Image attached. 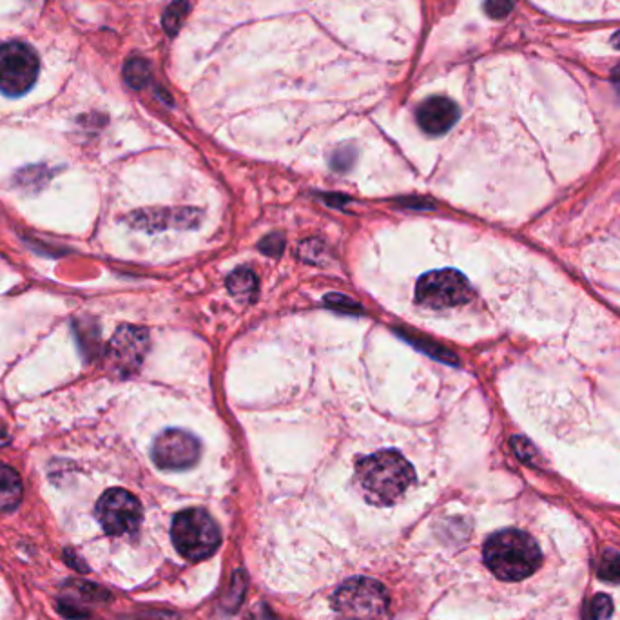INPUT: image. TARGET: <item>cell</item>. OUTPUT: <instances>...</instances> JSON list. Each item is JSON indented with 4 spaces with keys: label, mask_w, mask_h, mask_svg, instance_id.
I'll return each instance as SVG.
<instances>
[{
    "label": "cell",
    "mask_w": 620,
    "mask_h": 620,
    "mask_svg": "<svg viewBox=\"0 0 620 620\" xmlns=\"http://www.w3.org/2000/svg\"><path fill=\"white\" fill-rule=\"evenodd\" d=\"M356 479L369 503L392 506L416 483V474L399 452L383 450L359 461Z\"/></svg>",
    "instance_id": "obj_1"
},
{
    "label": "cell",
    "mask_w": 620,
    "mask_h": 620,
    "mask_svg": "<svg viewBox=\"0 0 620 620\" xmlns=\"http://www.w3.org/2000/svg\"><path fill=\"white\" fill-rule=\"evenodd\" d=\"M483 555L490 572L503 581L526 579L543 562L537 543L519 530H503L488 537Z\"/></svg>",
    "instance_id": "obj_2"
},
{
    "label": "cell",
    "mask_w": 620,
    "mask_h": 620,
    "mask_svg": "<svg viewBox=\"0 0 620 620\" xmlns=\"http://www.w3.org/2000/svg\"><path fill=\"white\" fill-rule=\"evenodd\" d=\"M176 550L187 561H204L222 543V535L213 517L202 508H189L176 515L171 526Z\"/></svg>",
    "instance_id": "obj_3"
},
{
    "label": "cell",
    "mask_w": 620,
    "mask_h": 620,
    "mask_svg": "<svg viewBox=\"0 0 620 620\" xmlns=\"http://www.w3.org/2000/svg\"><path fill=\"white\" fill-rule=\"evenodd\" d=\"M332 606L345 620H379L388 608L387 590L374 579H350L334 593Z\"/></svg>",
    "instance_id": "obj_4"
},
{
    "label": "cell",
    "mask_w": 620,
    "mask_h": 620,
    "mask_svg": "<svg viewBox=\"0 0 620 620\" xmlns=\"http://www.w3.org/2000/svg\"><path fill=\"white\" fill-rule=\"evenodd\" d=\"M39 55L24 42H6L0 46V91L6 97L26 95L37 82Z\"/></svg>",
    "instance_id": "obj_5"
},
{
    "label": "cell",
    "mask_w": 620,
    "mask_h": 620,
    "mask_svg": "<svg viewBox=\"0 0 620 620\" xmlns=\"http://www.w3.org/2000/svg\"><path fill=\"white\" fill-rule=\"evenodd\" d=\"M416 300L428 309H452L472 300V289L459 271H432L417 281Z\"/></svg>",
    "instance_id": "obj_6"
},
{
    "label": "cell",
    "mask_w": 620,
    "mask_h": 620,
    "mask_svg": "<svg viewBox=\"0 0 620 620\" xmlns=\"http://www.w3.org/2000/svg\"><path fill=\"white\" fill-rule=\"evenodd\" d=\"M97 517L107 535H129L142 523V506L135 495L113 488L98 499Z\"/></svg>",
    "instance_id": "obj_7"
},
{
    "label": "cell",
    "mask_w": 620,
    "mask_h": 620,
    "mask_svg": "<svg viewBox=\"0 0 620 620\" xmlns=\"http://www.w3.org/2000/svg\"><path fill=\"white\" fill-rule=\"evenodd\" d=\"M200 456V441L193 434L178 428L162 432L153 446V461L162 470H187L198 463Z\"/></svg>",
    "instance_id": "obj_8"
},
{
    "label": "cell",
    "mask_w": 620,
    "mask_h": 620,
    "mask_svg": "<svg viewBox=\"0 0 620 620\" xmlns=\"http://www.w3.org/2000/svg\"><path fill=\"white\" fill-rule=\"evenodd\" d=\"M149 349V334L142 327L122 325L107 347L109 367L120 376H129L140 369Z\"/></svg>",
    "instance_id": "obj_9"
},
{
    "label": "cell",
    "mask_w": 620,
    "mask_h": 620,
    "mask_svg": "<svg viewBox=\"0 0 620 620\" xmlns=\"http://www.w3.org/2000/svg\"><path fill=\"white\" fill-rule=\"evenodd\" d=\"M459 118L456 104L445 97H432L425 100L417 109V124L428 135H445Z\"/></svg>",
    "instance_id": "obj_10"
},
{
    "label": "cell",
    "mask_w": 620,
    "mask_h": 620,
    "mask_svg": "<svg viewBox=\"0 0 620 620\" xmlns=\"http://www.w3.org/2000/svg\"><path fill=\"white\" fill-rule=\"evenodd\" d=\"M22 501V479L11 466L0 465V510L11 512Z\"/></svg>",
    "instance_id": "obj_11"
},
{
    "label": "cell",
    "mask_w": 620,
    "mask_h": 620,
    "mask_svg": "<svg viewBox=\"0 0 620 620\" xmlns=\"http://www.w3.org/2000/svg\"><path fill=\"white\" fill-rule=\"evenodd\" d=\"M227 289L231 291L236 298H245V300H251L254 298V294L258 291V280L254 276V272L247 267H242L238 271H234L229 278H227Z\"/></svg>",
    "instance_id": "obj_12"
},
{
    "label": "cell",
    "mask_w": 620,
    "mask_h": 620,
    "mask_svg": "<svg viewBox=\"0 0 620 620\" xmlns=\"http://www.w3.org/2000/svg\"><path fill=\"white\" fill-rule=\"evenodd\" d=\"M124 77L131 88H146L151 80V68L144 59H129L124 68Z\"/></svg>",
    "instance_id": "obj_13"
},
{
    "label": "cell",
    "mask_w": 620,
    "mask_h": 620,
    "mask_svg": "<svg viewBox=\"0 0 620 620\" xmlns=\"http://www.w3.org/2000/svg\"><path fill=\"white\" fill-rule=\"evenodd\" d=\"M599 577L602 581L620 582V552L617 550H606L602 553L601 564H599Z\"/></svg>",
    "instance_id": "obj_14"
},
{
    "label": "cell",
    "mask_w": 620,
    "mask_h": 620,
    "mask_svg": "<svg viewBox=\"0 0 620 620\" xmlns=\"http://www.w3.org/2000/svg\"><path fill=\"white\" fill-rule=\"evenodd\" d=\"M613 611V602L606 595H595L586 610H584V620H608Z\"/></svg>",
    "instance_id": "obj_15"
},
{
    "label": "cell",
    "mask_w": 620,
    "mask_h": 620,
    "mask_svg": "<svg viewBox=\"0 0 620 620\" xmlns=\"http://www.w3.org/2000/svg\"><path fill=\"white\" fill-rule=\"evenodd\" d=\"M187 11H189L187 0H176L175 4L167 8L164 15V28L167 33L175 35L176 31L180 30L182 22L187 17Z\"/></svg>",
    "instance_id": "obj_16"
},
{
    "label": "cell",
    "mask_w": 620,
    "mask_h": 620,
    "mask_svg": "<svg viewBox=\"0 0 620 620\" xmlns=\"http://www.w3.org/2000/svg\"><path fill=\"white\" fill-rule=\"evenodd\" d=\"M514 8V0H486L485 10L492 19H503Z\"/></svg>",
    "instance_id": "obj_17"
},
{
    "label": "cell",
    "mask_w": 620,
    "mask_h": 620,
    "mask_svg": "<svg viewBox=\"0 0 620 620\" xmlns=\"http://www.w3.org/2000/svg\"><path fill=\"white\" fill-rule=\"evenodd\" d=\"M260 249H262L265 254L276 256V254H280V252L283 251V238L278 236V234L267 236V238L263 240L262 245H260Z\"/></svg>",
    "instance_id": "obj_18"
},
{
    "label": "cell",
    "mask_w": 620,
    "mask_h": 620,
    "mask_svg": "<svg viewBox=\"0 0 620 620\" xmlns=\"http://www.w3.org/2000/svg\"><path fill=\"white\" fill-rule=\"evenodd\" d=\"M352 160H354V151L352 149H341L334 156V160H332V164L336 169H347L350 164H352Z\"/></svg>",
    "instance_id": "obj_19"
},
{
    "label": "cell",
    "mask_w": 620,
    "mask_h": 620,
    "mask_svg": "<svg viewBox=\"0 0 620 620\" xmlns=\"http://www.w3.org/2000/svg\"><path fill=\"white\" fill-rule=\"evenodd\" d=\"M327 303L329 305H334V307H338L340 310H345V307L349 309V312H358L359 307L354 303V301L347 300L345 296H338V294H332L330 298H327Z\"/></svg>",
    "instance_id": "obj_20"
},
{
    "label": "cell",
    "mask_w": 620,
    "mask_h": 620,
    "mask_svg": "<svg viewBox=\"0 0 620 620\" xmlns=\"http://www.w3.org/2000/svg\"><path fill=\"white\" fill-rule=\"evenodd\" d=\"M613 84H615V88L619 89L620 93V66L613 71Z\"/></svg>",
    "instance_id": "obj_21"
},
{
    "label": "cell",
    "mask_w": 620,
    "mask_h": 620,
    "mask_svg": "<svg viewBox=\"0 0 620 620\" xmlns=\"http://www.w3.org/2000/svg\"><path fill=\"white\" fill-rule=\"evenodd\" d=\"M611 42H613V46H615V48L620 49V31H617V33L613 35V39H611Z\"/></svg>",
    "instance_id": "obj_22"
}]
</instances>
